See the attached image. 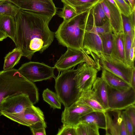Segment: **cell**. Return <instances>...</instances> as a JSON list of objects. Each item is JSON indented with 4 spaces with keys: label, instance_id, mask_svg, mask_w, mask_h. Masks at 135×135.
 <instances>
[{
    "label": "cell",
    "instance_id": "1",
    "mask_svg": "<svg viewBox=\"0 0 135 135\" xmlns=\"http://www.w3.org/2000/svg\"><path fill=\"white\" fill-rule=\"evenodd\" d=\"M52 17L20 9L15 17L16 35L13 41L23 56L31 60L37 52L42 53L51 44L54 33L49 25Z\"/></svg>",
    "mask_w": 135,
    "mask_h": 135
},
{
    "label": "cell",
    "instance_id": "2",
    "mask_svg": "<svg viewBox=\"0 0 135 135\" xmlns=\"http://www.w3.org/2000/svg\"><path fill=\"white\" fill-rule=\"evenodd\" d=\"M28 95L34 105L39 100L38 90L33 82L23 76L18 69L0 71V104L8 96L18 93ZM2 115L0 113V117Z\"/></svg>",
    "mask_w": 135,
    "mask_h": 135
},
{
    "label": "cell",
    "instance_id": "3",
    "mask_svg": "<svg viewBox=\"0 0 135 135\" xmlns=\"http://www.w3.org/2000/svg\"><path fill=\"white\" fill-rule=\"evenodd\" d=\"M83 14H78L68 21H63L60 25L55 33L60 44L67 48L83 50L85 26L81 18Z\"/></svg>",
    "mask_w": 135,
    "mask_h": 135
},
{
    "label": "cell",
    "instance_id": "4",
    "mask_svg": "<svg viewBox=\"0 0 135 135\" xmlns=\"http://www.w3.org/2000/svg\"><path fill=\"white\" fill-rule=\"evenodd\" d=\"M79 69H70L61 72L55 78L56 93L65 107H68L78 100L81 92L78 88L77 74Z\"/></svg>",
    "mask_w": 135,
    "mask_h": 135
},
{
    "label": "cell",
    "instance_id": "5",
    "mask_svg": "<svg viewBox=\"0 0 135 135\" xmlns=\"http://www.w3.org/2000/svg\"><path fill=\"white\" fill-rule=\"evenodd\" d=\"M87 13L83 19L85 28L83 48L100 66L99 57L100 54L103 52L101 40L96 29L93 11L91 13L88 11Z\"/></svg>",
    "mask_w": 135,
    "mask_h": 135
},
{
    "label": "cell",
    "instance_id": "6",
    "mask_svg": "<svg viewBox=\"0 0 135 135\" xmlns=\"http://www.w3.org/2000/svg\"><path fill=\"white\" fill-rule=\"evenodd\" d=\"M84 62L95 67L98 71L101 70V67L84 50L70 48H67V50L57 60L54 67L61 72Z\"/></svg>",
    "mask_w": 135,
    "mask_h": 135
},
{
    "label": "cell",
    "instance_id": "7",
    "mask_svg": "<svg viewBox=\"0 0 135 135\" xmlns=\"http://www.w3.org/2000/svg\"><path fill=\"white\" fill-rule=\"evenodd\" d=\"M55 69L43 62L30 61L22 64L18 70L23 76L34 83L55 79Z\"/></svg>",
    "mask_w": 135,
    "mask_h": 135
},
{
    "label": "cell",
    "instance_id": "8",
    "mask_svg": "<svg viewBox=\"0 0 135 135\" xmlns=\"http://www.w3.org/2000/svg\"><path fill=\"white\" fill-rule=\"evenodd\" d=\"M109 109L122 110L135 103V89L131 86L125 90H118L107 85Z\"/></svg>",
    "mask_w": 135,
    "mask_h": 135
},
{
    "label": "cell",
    "instance_id": "9",
    "mask_svg": "<svg viewBox=\"0 0 135 135\" xmlns=\"http://www.w3.org/2000/svg\"><path fill=\"white\" fill-rule=\"evenodd\" d=\"M99 62L102 69H105L119 76L131 85L133 67L124 64L110 55L101 53L99 55Z\"/></svg>",
    "mask_w": 135,
    "mask_h": 135
},
{
    "label": "cell",
    "instance_id": "10",
    "mask_svg": "<svg viewBox=\"0 0 135 135\" xmlns=\"http://www.w3.org/2000/svg\"><path fill=\"white\" fill-rule=\"evenodd\" d=\"M29 96L23 93H18L8 96L0 104V113L5 114L19 113L33 105Z\"/></svg>",
    "mask_w": 135,
    "mask_h": 135
},
{
    "label": "cell",
    "instance_id": "11",
    "mask_svg": "<svg viewBox=\"0 0 135 135\" xmlns=\"http://www.w3.org/2000/svg\"><path fill=\"white\" fill-rule=\"evenodd\" d=\"M20 9L53 17L57 8L52 0H9Z\"/></svg>",
    "mask_w": 135,
    "mask_h": 135
},
{
    "label": "cell",
    "instance_id": "12",
    "mask_svg": "<svg viewBox=\"0 0 135 135\" xmlns=\"http://www.w3.org/2000/svg\"><path fill=\"white\" fill-rule=\"evenodd\" d=\"M3 115L20 124L28 127L39 123L46 124L43 112L33 105L19 113Z\"/></svg>",
    "mask_w": 135,
    "mask_h": 135
},
{
    "label": "cell",
    "instance_id": "13",
    "mask_svg": "<svg viewBox=\"0 0 135 135\" xmlns=\"http://www.w3.org/2000/svg\"><path fill=\"white\" fill-rule=\"evenodd\" d=\"M93 111L88 106L75 102L68 107H65L61 121L63 125L75 127L82 117Z\"/></svg>",
    "mask_w": 135,
    "mask_h": 135
},
{
    "label": "cell",
    "instance_id": "14",
    "mask_svg": "<svg viewBox=\"0 0 135 135\" xmlns=\"http://www.w3.org/2000/svg\"><path fill=\"white\" fill-rule=\"evenodd\" d=\"M100 3L113 33H123L122 14L113 0H103Z\"/></svg>",
    "mask_w": 135,
    "mask_h": 135
},
{
    "label": "cell",
    "instance_id": "15",
    "mask_svg": "<svg viewBox=\"0 0 135 135\" xmlns=\"http://www.w3.org/2000/svg\"><path fill=\"white\" fill-rule=\"evenodd\" d=\"M77 82L80 92L91 89L97 78L98 70L95 67L83 63L79 65Z\"/></svg>",
    "mask_w": 135,
    "mask_h": 135
},
{
    "label": "cell",
    "instance_id": "16",
    "mask_svg": "<svg viewBox=\"0 0 135 135\" xmlns=\"http://www.w3.org/2000/svg\"><path fill=\"white\" fill-rule=\"evenodd\" d=\"M121 110H106L104 112L106 119L105 134L106 135H120L119 120Z\"/></svg>",
    "mask_w": 135,
    "mask_h": 135
},
{
    "label": "cell",
    "instance_id": "17",
    "mask_svg": "<svg viewBox=\"0 0 135 135\" xmlns=\"http://www.w3.org/2000/svg\"><path fill=\"white\" fill-rule=\"evenodd\" d=\"M91 89L104 108L105 110L109 109L107 85L101 77L97 78Z\"/></svg>",
    "mask_w": 135,
    "mask_h": 135
},
{
    "label": "cell",
    "instance_id": "18",
    "mask_svg": "<svg viewBox=\"0 0 135 135\" xmlns=\"http://www.w3.org/2000/svg\"><path fill=\"white\" fill-rule=\"evenodd\" d=\"M75 102L88 106L94 111L105 112L106 110L99 102L91 89L81 92L79 97Z\"/></svg>",
    "mask_w": 135,
    "mask_h": 135
},
{
    "label": "cell",
    "instance_id": "19",
    "mask_svg": "<svg viewBox=\"0 0 135 135\" xmlns=\"http://www.w3.org/2000/svg\"><path fill=\"white\" fill-rule=\"evenodd\" d=\"M101 77L108 85L118 90L126 89L131 86L119 76L103 69H102Z\"/></svg>",
    "mask_w": 135,
    "mask_h": 135
},
{
    "label": "cell",
    "instance_id": "20",
    "mask_svg": "<svg viewBox=\"0 0 135 135\" xmlns=\"http://www.w3.org/2000/svg\"><path fill=\"white\" fill-rule=\"evenodd\" d=\"M113 46L110 55L118 61L127 65L124 45L123 33H113Z\"/></svg>",
    "mask_w": 135,
    "mask_h": 135
},
{
    "label": "cell",
    "instance_id": "21",
    "mask_svg": "<svg viewBox=\"0 0 135 135\" xmlns=\"http://www.w3.org/2000/svg\"><path fill=\"white\" fill-rule=\"evenodd\" d=\"M103 0H61L72 8L77 14H83Z\"/></svg>",
    "mask_w": 135,
    "mask_h": 135
},
{
    "label": "cell",
    "instance_id": "22",
    "mask_svg": "<svg viewBox=\"0 0 135 135\" xmlns=\"http://www.w3.org/2000/svg\"><path fill=\"white\" fill-rule=\"evenodd\" d=\"M0 31L13 41L16 31L15 17L6 14L0 15Z\"/></svg>",
    "mask_w": 135,
    "mask_h": 135
},
{
    "label": "cell",
    "instance_id": "23",
    "mask_svg": "<svg viewBox=\"0 0 135 135\" xmlns=\"http://www.w3.org/2000/svg\"><path fill=\"white\" fill-rule=\"evenodd\" d=\"M91 124L99 128L105 129L106 119L104 112L94 111L90 112L82 117L79 123Z\"/></svg>",
    "mask_w": 135,
    "mask_h": 135
},
{
    "label": "cell",
    "instance_id": "24",
    "mask_svg": "<svg viewBox=\"0 0 135 135\" xmlns=\"http://www.w3.org/2000/svg\"><path fill=\"white\" fill-rule=\"evenodd\" d=\"M23 53L21 50L16 47L7 54L4 57L3 70L12 69L19 62Z\"/></svg>",
    "mask_w": 135,
    "mask_h": 135
},
{
    "label": "cell",
    "instance_id": "25",
    "mask_svg": "<svg viewBox=\"0 0 135 135\" xmlns=\"http://www.w3.org/2000/svg\"><path fill=\"white\" fill-rule=\"evenodd\" d=\"M122 15L123 33L128 35L133 40L135 37V9L128 17Z\"/></svg>",
    "mask_w": 135,
    "mask_h": 135
},
{
    "label": "cell",
    "instance_id": "26",
    "mask_svg": "<svg viewBox=\"0 0 135 135\" xmlns=\"http://www.w3.org/2000/svg\"><path fill=\"white\" fill-rule=\"evenodd\" d=\"M76 135H99V128L91 124L79 123L75 127Z\"/></svg>",
    "mask_w": 135,
    "mask_h": 135
},
{
    "label": "cell",
    "instance_id": "27",
    "mask_svg": "<svg viewBox=\"0 0 135 135\" xmlns=\"http://www.w3.org/2000/svg\"><path fill=\"white\" fill-rule=\"evenodd\" d=\"M42 97L53 109H61V103L56 93L47 88L43 91Z\"/></svg>",
    "mask_w": 135,
    "mask_h": 135
},
{
    "label": "cell",
    "instance_id": "28",
    "mask_svg": "<svg viewBox=\"0 0 135 135\" xmlns=\"http://www.w3.org/2000/svg\"><path fill=\"white\" fill-rule=\"evenodd\" d=\"M101 39L102 53L110 55L114 43V36L112 32L99 35Z\"/></svg>",
    "mask_w": 135,
    "mask_h": 135
},
{
    "label": "cell",
    "instance_id": "29",
    "mask_svg": "<svg viewBox=\"0 0 135 135\" xmlns=\"http://www.w3.org/2000/svg\"><path fill=\"white\" fill-rule=\"evenodd\" d=\"M20 9L7 0L0 3V15L6 14L15 17Z\"/></svg>",
    "mask_w": 135,
    "mask_h": 135
},
{
    "label": "cell",
    "instance_id": "30",
    "mask_svg": "<svg viewBox=\"0 0 135 135\" xmlns=\"http://www.w3.org/2000/svg\"><path fill=\"white\" fill-rule=\"evenodd\" d=\"M92 9L97 26L102 25L108 20L100 2L94 6L92 8Z\"/></svg>",
    "mask_w": 135,
    "mask_h": 135
},
{
    "label": "cell",
    "instance_id": "31",
    "mask_svg": "<svg viewBox=\"0 0 135 135\" xmlns=\"http://www.w3.org/2000/svg\"><path fill=\"white\" fill-rule=\"evenodd\" d=\"M74 9L69 5L64 4L61 11L58 13L59 16L63 19V21H66L74 18L77 15Z\"/></svg>",
    "mask_w": 135,
    "mask_h": 135
},
{
    "label": "cell",
    "instance_id": "32",
    "mask_svg": "<svg viewBox=\"0 0 135 135\" xmlns=\"http://www.w3.org/2000/svg\"><path fill=\"white\" fill-rule=\"evenodd\" d=\"M121 14L128 17L132 11L130 5L125 0H113Z\"/></svg>",
    "mask_w": 135,
    "mask_h": 135
},
{
    "label": "cell",
    "instance_id": "33",
    "mask_svg": "<svg viewBox=\"0 0 135 135\" xmlns=\"http://www.w3.org/2000/svg\"><path fill=\"white\" fill-rule=\"evenodd\" d=\"M123 36L126 63L127 65L133 67L131 65L129 59V52L132 40L128 35L123 34Z\"/></svg>",
    "mask_w": 135,
    "mask_h": 135
},
{
    "label": "cell",
    "instance_id": "34",
    "mask_svg": "<svg viewBox=\"0 0 135 135\" xmlns=\"http://www.w3.org/2000/svg\"><path fill=\"white\" fill-rule=\"evenodd\" d=\"M31 133L33 135H46L45 128L46 124L38 123L29 127Z\"/></svg>",
    "mask_w": 135,
    "mask_h": 135
},
{
    "label": "cell",
    "instance_id": "35",
    "mask_svg": "<svg viewBox=\"0 0 135 135\" xmlns=\"http://www.w3.org/2000/svg\"><path fill=\"white\" fill-rule=\"evenodd\" d=\"M122 115L127 129L128 135H134L135 128L124 110L122 112Z\"/></svg>",
    "mask_w": 135,
    "mask_h": 135
},
{
    "label": "cell",
    "instance_id": "36",
    "mask_svg": "<svg viewBox=\"0 0 135 135\" xmlns=\"http://www.w3.org/2000/svg\"><path fill=\"white\" fill-rule=\"evenodd\" d=\"M57 135H76L75 127L62 125L59 128Z\"/></svg>",
    "mask_w": 135,
    "mask_h": 135
},
{
    "label": "cell",
    "instance_id": "37",
    "mask_svg": "<svg viewBox=\"0 0 135 135\" xmlns=\"http://www.w3.org/2000/svg\"><path fill=\"white\" fill-rule=\"evenodd\" d=\"M96 29L99 35L112 32L111 25L108 20L102 25L96 26Z\"/></svg>",
    "mask_w": 135,
    "mask_h": 135
},
{
    "label": "cell",
    "instance_id": "38",
    "mask_svg": "<svg viewBox=\"0 0 135 135\" xmlns=\"http://www.w3.org/2000/svg\"><path fill=\"white\" fill-rule=\"evenodd\" d=\"M124 110V111L131 120L133 127L135 128V104L128 106Z\"/></svg>",
    "mask_w": 135,
    "mask_h": 135
},
{
    "label": "cell",
    "instance_id": "39",
    "mask_svg": "<svg viewBox=\"0 0 135 135\" xmlns=\"http://www.w3.org/2000/svg\"><path fill=\"white\" fill-rule=\"evenodd\" d=\"M119 128L120 135H128L127 129L121 114L119 120Z\"/></svg>",
    "mask_w": 135,
    "mask_h": 135
},
{
    "label": "cell",
    "instance_id": "40",
    "mask_svg": "<svg viewBox=\"0 0 135 135\" xmlns=\"http://www.w3.org/2000/svg\"><path fill=\"white\" fill-rule=\"evenodd\" d=\"M135 37L132 40L129 54V59L132 66H134L135 60Z\"/></svg>",
    "mask_w": 135,
    "mask_h": 135
},
{
    "label": "cell",
    "instance_id": "41",
    "mask_svg": "<svg viewBox=\"0 0 135 135\" xmlns=\"http://www.w3.org/2000/svg\"><path fill=\"white\" fill-rule=\"evenodd\" d=\"M133 72L131 80V86L135 89V69L134 66L133 67Z\"/></svg>",
    "mask_w": 135,
    "mask_h": 135
},
{
    "label": "cell",
    "instance_id": "42",
    "mask_svg": "<svg viewBox=\"0 0 135 135\" xmlns=\"http://www.w3.org/2000/svg\"><path fill=\"white\" fill-rule=\"evenodd\" d=\"M132 10L135 9V0H127Z\"/></svg>",
    "mask_w": 135,
    "mask_h": 135
},
{
    "label": "cell",
    "instance_id": "43",
    "mask_svg": "<svg viewBox=\"0 0 135 135\" xmlns=\"http://www.w3.org/2000/svg\"><path fill=\"white\" fill-rule=\"evenodd\" d=\"M7 37L5 34L0 31V41H3Z\"/></svg>",
    "mask_w": 135,
    "mask_h": 135
},
{
    "label": "cell",
    "instance_id": "44",
    "mask_svg": "<svg viewBox=\"0 0 135 135\" xmlns=\"http://www.w3.org/2000/svg\"><path fill=\"white\" fill-rule=\"evenodd\" d=\"M9 1V0H0V3L6 1Z\"/></svg>",
    "mask_w": 135,
    "mask_h": 135
}]
</instances>
